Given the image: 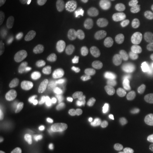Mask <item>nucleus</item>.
<instances>
[{
	"instance_id": "423d86ee",
	"label": "nucleus",
	"mask_w": 153,
	"mask_h": 153,
	"mask_svg": "<svg viewBox=\"0 0 153 153\" xmlns=\"http://www.w3.org/2000/svg\"><path fill=\"white\" fill-rule=\"evenodd\" d=\"M24 0H0V26H7L21 12Z\"/></svg>"
},
{
	"instance_id": "f257e3e1",
	"label": "nucleus",
	"mask_w": 153,
	"mask_h": 153,
	"mask_svg": "<svg viewBox=\"0 0 153 153\" xmlns=\"http://www.w3.org/2000/svg\"><path fill=\"white\" fill-rule=\"evenodd\" d=\"M58 75L53 65L43 63L36 66L26 83V105L33 114L48 112L55 99Z\"/></svg>"
},
{
	"instance_id": "39448f33",
	"label": "nucleus",
	"mask_w": 153,
	"mask_h": 153,
	"mask_svg": "<svg viewBox=\"0 0 153 153\" xmlns=\"http://www.w3.org/2000/svg\"><path fill=\"white\" fill-rule=\"evenodd\" d=\"M90 145H92V133L88 129H78L65 140L63 153H87Z\"/></svg>"
},
{
	"instance_id": "7ed1b4c3",
	"label": "nucleus",
	"mask_w": 153,
	"mask_h": 153,
	"mask_svg": "<svg viewBox=\"0 0 153 153\" xmlns=\"http://www.w3.org/2000/svg\"><path fill=\"white\" fill-rule=\"evenodd\" d=\"M21 70V61L17 51L10 44H0V99L5 100L17 80Z\"/></svg>"
},
{
	"instance_id": "20e7f679",
	"label": "nucleus",
	"mask_w": 153,
	"mask_h": 153,
	"mask_svg": "<svg viewBox=\"0 0 153 153\" xmlns=\"http://www.w3.org/2000/svg\"><path fill=\"white\" fill-rule=\"evenodd\" d=\"M27 138V126L24 119H9L4 124V143L10 150H16Z\"/></svg>"
},
{
	"instance_id": "f03ea898",
	"label": "nucleus",
	"mask_w": 153,
	"mask_h": 153,
	"mask_svg": "<svg viewBox=\"0 0 153 153\" xmlns=\"http://www.w3.org/2000/svg\"><path fill=\"white\" fill-rule=\"evenodd\" d=\"M145 138L143 128L134 121H123L107 134L99 153H134Z\"/></svg>"
},
{
	"instance_id": "9d476101",
	"label": "nucleus",
	"mask_w": 153,
	"mask_h": 153,
	"mask_svg": "<svg viewBox=\"0 0 153 153\" xmlns=\"http://www.w3.org/2000/svg\"><path fill=\"white\" fill-rule=\"evenodd\" d=\"M38 153H53V152H51V148H43V150H41V152H38Z\"/></svg>"
},
{
	"instance_id": "6e6552de",
	"label": "nucleus",
	"mask_w": 153,
	"mask_h": 153,
	"mask_svg": "<svg viewBox=\"0 0 153 153\" xmlns=\"http://www.w3.org/2000/svg\"><path fill=\"white\" fill-rule=\"evenodd\" d=\"M123 9H124V0H112L109 10H107V16L114 19V17H117L123 12Z\"/></svg>"
},
{
	"instance_id": "0eeeda50",
	"label": "nucleus",
	"mask_w": 153,
	"mask_h": 153,
	"mask_svg": "<svg viewBox=\"0 0 153 153\" xmlns=\"http://www.w3.org/2000/svg\"><path fill=\"white\" fill-rule=\"evenodd\" d=\"M78 5L87 16L99 17L102 14H107L112 0H76Z\"/></svg>"
},
{
	"instance_id": "1a4fd4ad",
	"label": "nucleus",
	"mask_w": 153,
	"mask_h": 153,
	"mask_svg": "<svg viewBox=\"0 0 153 153\" xmlns=\"http://www.w3.org/2000/svg\"><path fill=\"white\" fill-rule=\"evenodd\" d=\"M148 10H150V16L153 17V0H150V2H148Z\"/></svg>"
}]
</instances>
